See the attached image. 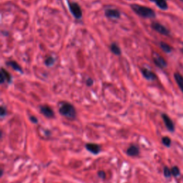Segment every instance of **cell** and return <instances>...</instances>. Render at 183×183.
I'll use <instances>...</instances> for the list:
<instances>
[{
    "instance_id": "6da1fadb",
    "label": "cell",
    "mask_w": 183,
    "mask_h": 183,
    "mask_svg": "<svg viewBox=\"0 0 183 183\" xmlns=\"http://www.w3.org/2000/svg\"><path fill=\"white\" fill-rule=\"evenodd\" d=\"M130 7L135 13L143 18H155L156 17L155 11L150 7L139 5L137 4H131Z\"/></svg>"
},
{
    "instance_id": "7a4b0ae2",
    "label": "cell",
    "mask_w": 183,
    "mask_h": 183,
    "mask_svg": "<svg viewBox=\"0 0 183 183\" xmlns=\"http://www.w3.org/2000/svg\"><path fill=\"white\" fill-rule=\"evenodd\" d=\"M59 112L61 115L69 119H75L76 118L77 112L75 107L70 102H63L60 104Z\"/></svg>"
},
{
    "instance_id": "3957f363",
    "label": "cell",
    "mask_w": 183,
    "mask_h": 183,
    "mask_svg": "<svg viewBox=\"0 0 183 183\" xmlns=\"http://www.w3.org/2000/svg\"><path fill=\"white\" fill-rule=\"evenodd\" d=\"M68 7L70 12L73 17L77 19H80L82 17V10L77 2H68Z\"/></svg>"
},
{
    "instance_id": "277c9868",
    "label": "cell",
    "mask_w": 183,
    "mask_h": 183,
    "mask_svg": "<svg viewBox=\"0 0 183 183\" xmlns=\"http://www.w3.org/2000/svg\"><path fill=\"white\" fill-rule=\"evenodd\" d=\"M104 15L107 19L111 20H118L121 17L120 12L116 9H106L104 10Z\"/></svg>"
},
{
    "instance_id": "5b68a950",
    "label": "cell",
    "mask_w": 183,
    "mask_h": 183,
    "mask_svg": "<svg viewBox=\"0 0 183 183\" xmlns=\"http://www.w3.org/2000/svg\"><path fill=\"white\" fill-rule=\"evenodd\" d=\"M152 60L155 65L159 68L163 69V68H165L166 67H167V62H166L165 60L162 57V56H160L158 53L153 52Z\"/></svg>"
},
{
    "instance_id": "8992f818",
    "label": "cell",
    "mask_w": 183,
    "mask_h": 183,
    "mask_svg": "<svg viewBox=\"0 0 183 183\" xmlns=\"http://www.w3.org/2000/svg\"><path fill=\"white\" fill-rule=\"evenodd\" d=\"M151 26H152V28L154 30L157 31L158 33L161 34V35H165V36H167L170 35V31L168 30L165 26H163L162 24H161L159 22H152V24H151Z\"/></svg>"
},
{
    "instance_id": "52a82bcc",
    "label": "cell",
    "mask_w": 183,
    "mask_h": 183,
    "mask_svg": "<svg viewBox=\"0 0 183 183\" xmlns=\"http://www.w3.org/2000/svg\"><path fill=\"white\" fill-rule=\"evenodd\" d=\"M40 110L41 113L47 118H53L55 117V112L53 109L48 105L40 106Z\"/></svg>"
},
{
    "instance_id": "ba28073f",
    "label": "cell",
    "mask_w": 183,
    "mask_h": 183,
    "mask_svg": "<svg viewBox=\"0 0 183 183\" xmlns=\"http://www.w3.org/2000/svg\"><path fill=\"white\" fill-rule=\"evenodd\" d=\"M162 118L163 119V121H164V123L167 130L170 132H173L175 130V128L174 123L172 122L171 118H170V117L166 114H162Z\"/></svg>"
},
{
    "instance_id": "9c48e42d",
    "label": "cell",
    "mask_w": 183,
    "mask_h": 183,
    "mask_svg": "<svg viewBox=\"0 0 183 183\" xmlns=\"http://www.w3.org/2000/svg\"><path fill=\"white\" fill-rule=\"evenodd\" d=\"M141 72H142L143 77L148 81H155L157 79V75L147 68H142L141 70Z\"/></svg>"
},
{
    "instance_id": "30bf717a",
    "label": "cell",
    "mask_w": 183,
    "mask_h": 183,
    "mask_svg": "<svg viewBox=\"0 0 183 183\" xmlns=\"http://www.w3.org/2000/svg\"><path fill=\"white\" fill-rule=\"evenodd\" d=\"M7 82L9 84H11L12 82V77L10 75V73L8 72L6 70H4V68L1 69V80L0 82L1 84H4V82Z\"/></svg>"
},
{
    "instance_id": "8fae6325",
    "label": "cell",
    "mask_w": 183,
    "mask_h": 183,
    "mask_svg": "<svg viewBox=\"0 0 183 183\" xmlns=\"http://www.w3.org/2000/svg\"><path fill=\"white\" fill-rule=\"evenodd\" d=\"M85 148L87 149L89 152H92L94 155H97L99 154V152L101 151V147L100 146L97 144L94 143H87L85 145Z\"/></svg>"
},
{
    "instance_id": "7c38bea8",
    "label": "cell",
    "mask_w": 183,
    "mask_h": 183,
    "mask_svg": "<svg viewBox=\"0 0 183 183\" xmlns=\"http://www.w3.org/2000/svg\"><path fill=\"white\" fill-rule=\"evenodd\" d=\"M127 155L130 157H137L140 154V149L135 145H132L128 148L126 151Z\"/></svg>"
},
{
    "instance_id": "4fadbf2b",
    "label": "cell",
    "mask_w": 183,
    "mask_h": 183,
    "mask_svg": "<svg viewBox=\"0 0 183 183\" xmlns=\"http://www.w3.org/2000/svg\"><path fill=\"white\" fill-rule=\"evenodd\" d=\"M6 65L8 66V67L12 68L14 71L18 72L19 73H21V74H23L24 73L22 68L21 66L19 65L17 62H15V61H13V60L8 61V62H6Z\"/></svg>"
},
{
    "instance_id": "5bb4252c",
    "label": "cell",
    "mask_w": 183,
    "mask_h": 183,
    "mask_svg": "<svg viewBox=\"0 0 183 183\" xmlns=\"http://www.w3.org/2000/svg\"><path fill=\"white\" fill-rule=\"evenodd\" d=\"M150 2H155L156 5H157L160 9H162V10H166L168 8V5L166 0H150Z\"/></svg>"
},
{
    "instance_id": "9a60e30c",
    "label": "cell",
    "mask_w": 183,
    "mask_h": 183,
    "mask_svg": "<svg viewBox=\"0 0 183 183\" xmlns=\"http://www.w3.org/2000/svg\"><path fill=\"white\" fill-rule=\"evenodd\" d=\"M109 49H110L111 52L114 54V55H115L117 56H119L121 55L122 54V51H121V49L119 48V46L117 45L116 43H112V45H110V47H109Z\"/></svg>"
},
{
    "instance_id": "2e32d148",
    "label": "cell",
    "mask_w": 183,
    "mask_h": 183,
    "mask_svg": "<svg viewBox=\"0 0 183 183\" xmlns=\"http://www.w3.org/2000/svg\"><path fill=\"white\" fill-rule=\"evenodd\" d=\"M174 77L175 79L176 80L178 86H179L181 91L183 92V76H182L179 73H175Z\"/></svg>"
},
{
    "instance_id": "e0dca14e",
    "label": "cell",
    "mask_w": 183,
    "mask_h": 183,
    "mask_svg": "<svg viewBox=\"0 0 183 183\" xmlns=\"http://www.w3.org/2000/svg\"><path fill=\"white\" fill-rule=\"evenodd\" d=\"M160 46L161 49H162V50L166 53H170L172 52V48L171 47V46L169 45L167 43L164 42V41H161V42L160 43Z\"/></svg>"
},
{
    "instance_id": "ac0fdd59",
    "label": "cell",
    "mask_w": 183,
    "mask_h": 183,
    "mask_svg": "<svg viewBox=\"0 0 183 183\" xmlns=\"http://www.w3.org/2000/svg\"><path fill=\"white\" fill-rule=\"evenodd\" d=\"M55 62V59L52 56H49L47 58L45 59V63L46 66H47V67H52V66L54 65Z\"/></svg>"
},
{
    "instance_id": "d6986e66",
    "label": "cell",
    "mask_w": 183,
    "mask_h": 183,
    "mask_svg": "<svg viewBox=\"0 0 183 183\" xmlns=\"http://www.w3.org/2000/svg\"><path fill=\"white\" fill-rule=\"evenodd\" d=\"M162 142L165 147H170V146H171L172 141H171V139H170L169 137L165 136V137H163L162 138Z\"/></svg>"
},
{
    "instance_id": "ffe728a7",
    "label": "cell",
    "mask_w": 183,
    "mask_h": 183,
    "mask_svg": "<svg viewBox=\"0 0 183 183\" xmlns=\"http://www.w3.org/2000/svg\"><path fill=\"white\" fill-rule=\"evenodd\" d=\"M163 175H164V176L166 178H169L171 177L172 176L171 169H170L169 167H167V166H165L164 169H163Z\"/></svg>"
},
{
    "instance_id": "44dd1931",
    "label": "cell",
    "mask_w": 183,
    "mask_h": 183,
    "mask_svg": "<svg viewBox=\"0 0 183 183\" xmlns=\"http://www.w3.org/2000/svg\"><path fill=\"white\" fill-rule=\"evenodd\" d=\"M171 171H172V176H174L175 177L180 176V170L179 169V167H177V166H174V167H172V169H171Z\"/></svg>"
},
{
    "instance_id": "7402d4cb",
    "label": "cell",
    "mask_w": 183,
    "mask_h": 183,
    "mask_svg": "<svg viewBox=\"0 0 183 183\" xmlns=\"http://www.w3.org/2000/svg\"><path fill=\"white\" fill-rule=\"evenodd\" d=\"M7 114V109L4 106H1V108H0V115H1L2 118H4V116H6Z\"/></svg>"
},
{
    "instance_id": "603a6c76",
    "label": "cell",
    "mask_w": 183,
    "mask_h": 183,
    "mask_svg": "<svg viewBox=\"0 0 183 183\" xmlns=\"http://www.w3.org/2000/svg\"><path fill=\"white\" fill-rule=\"evenodd\" d=\"M86 82V83H85V84H86L87 86L91 87V86H92V85H93V84H94V80L92 79V78L88 77V78H87V79H86V82Z\"/></svg>"
},
{
    "instance_id": "cb8c5ba5",
    "label": "cell",
    "mask_w": 183,
    "mask_h": 183,
    "mask_svg": "<svg viewBox=\"0 0 183 183\" xmlns=\"http://www.w3.org/2000/svg\"><path fill=\"white\" fill-rule=\"evenodd\" d=\"M98 176L100 178H102V179H105L106 173L104 171H102V170H101V171L98 172Z\"/></svg>"
},
{
    "instance_id": "d4e9b609",
    "label": "cell",
    "mask_w": 183,
    "mask_h": 183,
    "mask_svg": "<svg viewBox=\"0 0 183 183\" xmlns=\"http://www.w3.org/2000/svg\"><path fill=\"white\" fill-rule=\"evenodd\" d=\"M30 119L31 123L34 124H37L38 123V119L36 118L35 116H30Z\"/></svg>"
},
{
    "instance_id": "484cf974",
    "label": "cell",
    "mask_w": 183,
    "mask_h": 183,
    "mask_svg": "<svg viewBox=\"0 0 183 183\" xmlns=\"http://www.w3.org/2000/svg\"><path fill=\"white\" fill-rule=\"evenodd\" d=\"M182 53H183V47L182 48Z\"/></svg>"
},
{
    "instance_id": "4316f807",
    "label": "cell",
    "mask_w": 183,
    "mask_h": 183,
    "mask_svg": "<svg viewBox=\"0 0 183 183\" xmlns=\"http://www.w3.org/2000/svg\"><path fill=\"white\" fill-rule=\"evenodd\" d=\"M182 1H183V0H182Z\"/></svg>"
}]
</instances>
